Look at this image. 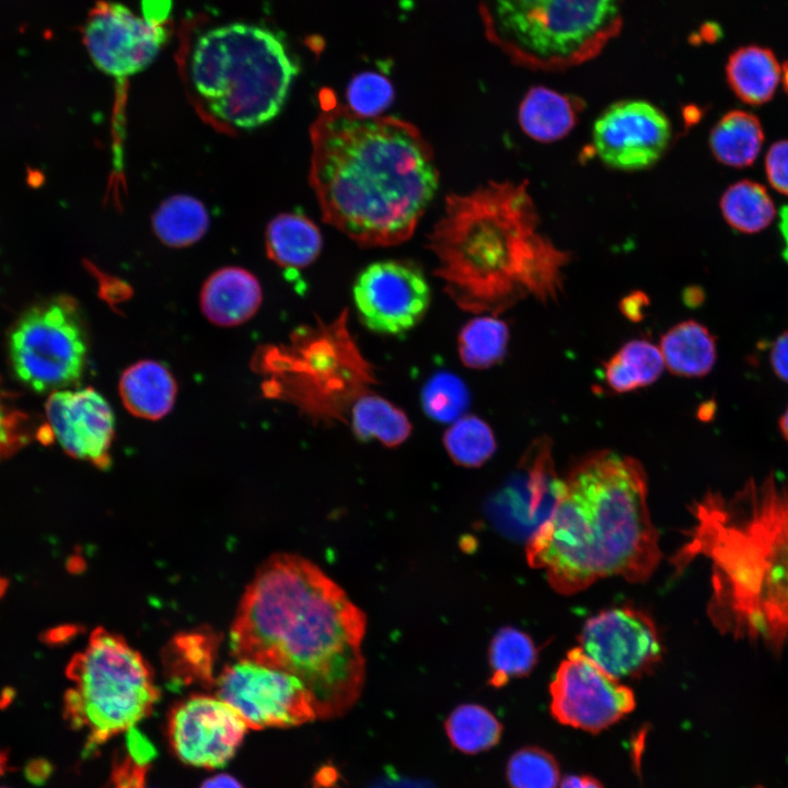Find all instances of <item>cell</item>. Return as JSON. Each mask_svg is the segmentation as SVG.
Wrapping results in <instances>:
<instances>
[{"label":"cell","mask_w":788,"mask_h":788,"mask_svg":"<svg viewBox=\"0 0 788 788\" xmlns=\"http://www.w3.org/2000/svg\"><path fill=\"white\" fill-rule=\"evenodd\" d=\"M83 43L94 65L126 78L146 69L167 40L166 24L135 15L117 2L97 1L83 26Z\"/></svg>","instance_id":"5bb4252c"},{"label":"cell","mask_w":788,"mask_h":788,"mask_svg":"<svg viewBox=\"0 0 788 788\" xmlns=\"http://www.w3.org/2000/svg\"><path fill=\"white\" fill-rule=\"evenodd\" d=\"M216 696L251 729L296 727L317 719L313 697L292 674L237 660L216 681Z\"/></svg>","instance_id":"30bf717a"},{"label":"cell","mask_w":788,"mask_h":788,"mask_svg":"<svg viewBox=\"0 0 788 788\" xmlns=\"http://www.w3.org/2000/svg\"><path fill=\"white\" fill-rule=\"evenodd\" d=\"M765 172L770 186L788 196V140L774 142L765 155Z\"/></svg>","instance_id":"74e56055"},{"label":"cell","mask_w":788,"mask_h":788,"mask_svg":"<svg viewBox=\"0 0 788 788\" xmlns=\"http://www.w3.org/2000/svg\"><path fill=\"white\" fill-rule=\"evenodd\" d=\"M760 119L752 113L733 109L720 117L709 134V148L715 159L727 166L753 164L764 142Z\"/></svg>","instance_id":"cb8c5ba5"},{"label":"cell","mask_w":788,"mask_h":788,"mask_svg":"<svg viewBox=\"0 0 788 788\" xmlns=\"http://www.w3.org/2000/svg\"><path fill=\"white\" fill-rule=\"evenodd\" d=\"M348 108L363 117H375L392 104L394 88L390 80L373 71L355 76L346 91Z\"/></svg>","instance_id":"d590c367"},{"label":"cell","mask_w":788,"mask_h":788,"mask_svg":"<svg viewBox=\"0 0 788 788\" xmlns=\"http://www.w3.org/2000/svg\"><path fill=\"white\" fill-rule=\"evenodd\" d=\"M248 727L218 696L193 695L171 710L167 738L173 753L185 764L219 768L241 745Z\"/></svg>","instance_id":"2e32d148"},{"label":"cell","mask_w":788,"mask_h":788,"mask_svg":"<svg viewBox=\"0 0 788 788\" xmlns=\"http://www.w3.org/2000/svg\"><path fill=\"white\" fill-rule=\"evenodd\" d=\"M443 443L453 462L465 467L483 465L496 450L491 428L472 415L455 420L445 431Z\"/></svg>","instance_id":"1f68e13d"},{"label":"cell","mask_w":788,"mask_h":788,"mask_svg":"<svg viewBox=\"0 0 788 788\" xmlns=\"http://www.w3.org/2000/svg\"><path fill=\"white\" fill-rule=\"evenodd\" d=\"M200 788H244L234 777L227 774H218L206 779Z\"/></svg>","instance_id":"b9f144b4"},{"label":"cell","mask_w":788,"mask_h":788,"mask_svg":"<svg viewBox=\"0 0 788 788\" xmlns=\"http://www.w3.org/2000/svg\"><path fill=\"white\" fill-rule=\"evenodd\" d=\"M5 586H7V584H5V581L0 578V595H1V594L3 593V591L5 590Z\"/></svg>","instance_id":"c3c4849f"},{"label":"cell","mask_w":788,"mask_h":788,"mask_svg":"<svg viewBox=\"0 0 788 788\" xmlns=\"http://www.w3.org/2000/svg\"><path fill=\"white\" fill-rule=\"evenodd\" d=\"M779 231L785 243L783 256L788 262V205L781 208L779 212Z\"/></svg>","instance_id":"7bdbcfd3"},{"label":"cell","mask_w":788,"mask_h":788,"mask_svg":"<svg viewBox=\"0 0 788 788\" xmlns=\"http://www.w3.org/2000/svg\"><path fill=\"white\" fill-rule=\"evenodd\" d=\"M152 227L164 244L185 247L205 235L209 228V215L197 198L173 195L162 201L153 213Z\"/></svg>","instance_id":"484cf974"},{"label":"cell","mask_w":788,"mask_h":788,"mask_svg":"<svg viewBox=\"0 0 788 788\" xmlns=\"http://www.w3.org/2000/svg\"><path fill=\"white\" fill-rule=\"evenodd\" d=\"M719 207L726 222L742 233L764 230L776 216L775 204L767 189L751 179L730 185L721 195Z\"/></svg>","instance_id":"83f0119b"},{"label":"cell","mask_w":788,"mask_h":788,"mask_svg":"<svg viewBox=\"0 0 788 788\" xmlns=\"http://www.w3.org/2000/svg\"><path fill=\"white\" fill-rule=\"evenodd\" d=\"M781 67L775 54L758 45L742 46L728 58L727 82L733 93L750 105L767 103L780 81Z\"/></svg>","instance_id":"44dd1931"},{"label":"cell","mask_w":788,"mask_h":788,"mask_svg":"<svg viewBox=\"0 0 788 788\" xmlns=\"http://www.w3.org/2000/svg\"><path fill=\"white\" fill-rule=\"evenodd\" d=\"M143 18L155 24H166L172 0H142Z\"/></svg>","instance_id":"ab89813d"},{"label":"cell","mask_w":788,"mask_h":788,"mask_svg":"<svg viewBox=\"0 0 788 788\" xmlns=\"http://www.w3.org/2000/svg\"><path fill=\"white\" fill-rule=\"evenodd\" d=\"M509 328L496 315L470 320L459 335V355L471 369H487L501 361L507 352Z\"/></svg>","instance_id":"f546056e"},{"label":"cell","mask_w":788,"mask_h":788,"mask_svg":"<svg viewBox=\"0 0 788 788\" xmlns=\"http://www.w3.org/2000/svg\"><path fill=\"white\" fill-rule=\"evenodd\" d=\"M67 676L72 685L63 696V717L86 735L85 757L114 735L135 728L159 699L142 656L104 628L94 629L86 647L71 658Z\"/></svg>","instance_id":"ba28073f"},{"label":"cell","mask_w":788,"mask_h":788,"mask_svg":"<svg viewBox=\"0 0 788 788\" xmlns=\"http://www.w3.org/2000/svg\"><path fill=\"white\" fill-rule=\"evenodd\" d=\"M118 391L125 408L134 416L158 420L173 408L177 385L171 371L161 362L139 360L120 375Z\"/></svg>","instance_id":"d6986e66"},{"label":"cell","mask_w":788,"mask_h":788,"mask_svg":"<svg viewBox=\"0 0 788 788\" xmlns=\"http://www.w3.org/2000/svg\"><path fill=\"white\" fill-rule=\"evenodd\" d=\"M425 413L440 422L455 421L470 404L464 382L449 372H439L428 380L421 392Z\"/></svg>","instance_id":"836d02e7"},{"label":"cell","mask_w":788,"mask_h":788,"mask_svg":"<svg viewBox=\"0 0 788 788\" xmlns=\"http://www.w3.org/2000/svg\"><path fill=\"white\" fill-rule=\"evenodd\" d=\"M502 725L484 706L463 704L454 708L444 722L451 745L464 754H477L500 741Z\"/></svg>","instance_id":"f1b7e54d"},{"label":"cell","mask_w":788,"mask_h":788,"mask_svg":"<svg viewBox=\"0 0 788 788\" xmlns=\"http://www.w3.org/2000/svg\"><path fill=\"white\" fill-rule=\"evenodd\" d=\"M269 258L281 267L304 268L320 255L323 240L317 225L309 218L286 212L275 217L265 233Z\"/></svg>","instance_id":"603a6c76"},{"label":"cell","mask_w":788,"mask_h":788,"mask_svg":"<svg viewBox=\"0 0 788 788\" xmlns=\"http://www.w3.org/2000/svg\"><path fill=\"white\" fill-rule=\"evenodd\" d=\"M624 0H485L495 40L534 71L559 72L602 53L623 26Z\"/></svg>","instance_id":"52a82bcc"},{"label":"cell","mask_w":788,"mask_h":788,"mask_svg":"<svg viewBox=\"0 0 788 788\" xmlns=\"http://www.w3.org/2000/svg\"><path fill=\"white\" fill-rule=\"evenodd\" d=\"M361 322L381 334H399L413 328L430 304V287L424 271L413 262L384 259L362 269L352 287Z\"/></svg>","instance_id":"4fadbf2b"},{"label":"cell","mask_w":788,"mask_h":788,"mask_svg":"<svg viewBox=\"0 0 788 788\" xmlns=\"http://www.w3.org/2000/svg\"><path fill=\"white\" fill-rule=\"evenodd\" d=\"M310 138V184L326 223L366 247L397 245L414 234L440 178L415 125L359 116L333 102Z\"/></svg>","instance_id":"7a4b0ae2"},{"label":"cell","mask_w":788,"mask_h":788,"mask_svg":"<svg viewBox=\"0 0 788 788\" xmlns=\"http://www.w3.org/2000/svg\"><path fill=\"white\" fill-rule=\"evenodd\" d=\"M0 788H5V787H0Z\"/></svg>","instance_id":"681fc988"},{"label":"cell","mask_w":788,"mask_h":788,"mask_svg":"<svg viewBox=\"0 0 788 788\" xmlns=\"http://www.w3.org/2000/svg\"><path fill=\"white\" fill-rule=\"evenodd\" d=\"M780 80L783 82L784 90L788 95V60L781 67Z\"/></svg>","instance_id":"bcb514c9"},{"label":"cell","mask_w":788,"mask_h":788,"mask_svg":"<svg viewBox=\"0 0 788 788\" xmlns=\"http://www.w3.org/2000/svg\"><path fill=\"white\" fill-rule=\"evenodd\" d=\"M126 753L113 764L112 788H146L149 764L155 750L136 728L127 731Z\"/></svg>","instance_id":"e575fe53"},{"label":"cell","mask_w":788,"mask_h":788,"mask_svg":"<svg viewBox=\"0 0 788 788\" xmlns=\"http://www.w3.org/2000/svg\"><path fill=\"white\" fill-rule=\"evenodd\" d=\"M560 788H604L595 778L589 775H570L564 778Z\"/></svg>","instance_id":"60d3db41"},{"label":"cell","mask_w":788,"mask_h":788,"mask_svg":"<svg viewBox=\"0 0 788 788\" xmlns=\"http://www.w3.org/2000/svg\"><path fill=\"white\" fill-rule=\"evenodd\" d=\"M551 712L564 726L599 733L636 706L628 686L593 662L580 647L571 649L549 685Z\"/></svg>","instance_id":"8fae6325"},{"label":"cell","mask_w":788,"mask_h":788,"mask_svg":"<svg viewBox=\"0 0 788 788\" xmlns=\"http://www.w3.org/2000/svg\"><path fill=\"white\" fill-rule=\"evenodd\" d=\"M525 551L529 565L542 569L564 595L612 576L646 581L661 551L642 465L612 451L582 460L563 482L552 513Z\"/></svg>","instance_id":"5b68a950"},{"label":"cell","mask_w":788,"mask_h":788,"mask_svg":"<svg viewBox=\"0 0 788 788\" xmlns=\"http://www.w3.org/2000/svg\"><path fill=\"white\" fill-rule=\"evenodd\" d=\"M722 35L720 27L715 23H707L702 27V36L709 43L717 42Z\"/></svg>","instance_id":"ee69618b"},{"label":"cell","mask_w":788,"mask_h":788,"mask_svg":"<svg viewBox=\"0 0 788 788\" xmlns=\"http://www.w3.org/2000/svg\"><path fill=\"white\" fill-rule=\"evenodd\" d=\"M8 768V757L4 751L0 749V776L4 774Z\"/></svg>","instance_id":"7dc6e473"},{"label":"cell","mask_w":788,"mask_h":788,"mask_svg":"<svg viewBox=\"0 0 788 788\" xmlns=\"http://www.w3.org/2000/svg\"><path fill=\"white\" fill-rule=\"evenodd\" d=\"M692 515L675 563H708L712 625L734 640L788 652V474L752 477L729 495L709 491Z\"/></svg>","instance_id":"3957f363"},{"label":"cell","mask_w":788,"mask_h":788,"mask_svg":"<svg viewBox=\"0 0 788 788\" xmlns=\"http://www.w3.org/2000/svg\"><path fill=\"white\" fill-rule=\"evenodd\" d=\"M537 657V648L526 633L510 626L500 628L488 650L489 684L501 687L511 679L529 674Z\"/></svg>","instance_id":"4dcf8cb0"},{"label":"cell","mask_w":788,"mask_h":788,"mask_svg":"<svg viewBox=\"0 0 788 788\" xmlns=\"http://www.w3.org/2000/svg\"><path fill=\"white\" fill-rule=\"evenodd\" d=\"M364 613L320 567L273 555L247 586L230 628L236 660L285 671L313 697L320 719L345 715L366 677Z\"/></svg>","instance_id":"6da1fadb"},{"label":"cell","mask_w":788,"mask_h":788,"mask_svg":"<svg viewBox=\"0 0 788 788\" xmlns=\"http://www.w3.org/2000/svg\"><path fill=\"white\" fill-rule=\"evenodd\" d=\"M659 348L665 368L680 376H704L717 359L715 337L706 326L693 320L671 327L661 337Z\"/></svg>","instance_id":"7402d4cb"},{"label":"cell","mask_w":788,"mask_h":788,"mask_svg":"<svg viewBox=\"0 0 788 788\" xmlns=\"http://www.w3.org/2000/svg\"><path fill=\"white\" fill-rule=\"evenodd\" d=\"M579 642L587 657L618 680L647 673L663 649L653 621L631 606L611 607L590 617Z\"/></svg>","instance_id":"9a60e30c"},{"label":"cell","mask_w":788,"mask_h":788,"mask_svg":"<svg viewBox=\"0 0 788 788\" xmlns=\"http://www.w3.org/2000/svg\"><path fill=\"white\" fill-rule=\"evenodd\" d=\"M48 425L63 449L97 467L109 465L115 418L107 401L94 389L59 390L45 404Z\"/></svg>","instance_id":"e0dca14e"},{"label":"cell","mask_w":788,"mask_h":788,"mask_svg":"<svg viewBox=\"0 0 788 788\" xmlns=\"http://www.w3.org/2000/svg\"><path fill=\"white\" fill-rule=\"evenodd\" d=\"M14 393L3 387L0 379V462L37 438L33 420L14 405Z\"/></svg>","instance_id":"8d00e7d4"},{"label":"cell","mask_w":788,"mask_h":788,"mask_svg":"<svg viewBox=\"0 0 788 788\" xmlns=\"http://www.w3.org/2000/svg\"><path fill=\"white\" fill-rule=\"evenodd\" d=\"M78 302L58 294L27 308L8 334L16 379L37 393L65 390L82 376L88 338Z\"/></svg>","instance_id":"9c48e42d"},{"label":"cell","mask_w":788,"mask_h":788,"mask_svg":"<svg viewBox=\"0 0 788 788\" xmlns=\"http://www.w3.org/2000/svg\"><path fill=\"white\" fill-rule=\"evenodd\" d=\"M769 359L774 373L781 381L788 383V329L774 341Z\"/></svg>","instance_id":"f35d334b"},{"label":"cell","mask_w":788,"mask_h":788,"mask_svg":"<svg viewBox=\"0 0 788 788\" xmlns=\"http://www.w3.org/2000/svg\"><path fill=\"white\" fill-rule=\"evenodd\" d=\"M351 428L361 441L379 440L386 447L402 444L412 432L406 414L374 394L361 395L351 408Z\"/></svg>","instance_id":"4316f807"},{"label":"cell","mask_w":788,"mask_h":788,"mask_svg":"<svg viewBox=\"0 0 788 788\" xmlns=\"http://www.w3.org/2000/svg\"><path fill=\"white\" fill-rule=\"evenodd\" d=\"M672 140L668 115L646 100H621L605 107L592 127V144L607 167L638 172L654 166Z\"/></svg>","instance_id":"7c38bea8"},{"label":"cell","mask_w":788,"mask_h":788,"mask_svg":"<svg viewBox=\"0 0 788 788\" xmlns=\"http://www.w3.org/2000/svg\"><path fill=\"white\" fill-rule=\"evenodd\" d=\"M583 102L546 86L531 88L518 109L522 131L532 140L551 143L567 137L578 124Z\"/></svg>","instance_id":"ffe728a7"},{"label":"cell","mask_w":788,"mask_h":788,"mask_svg":"<svg viewBox=\"0 0 788 788\" xmlns=\"http://www.w3.org/2000/svg\"><path fill=\"white\" fill-rule=\"evenodd\" d=\"M189 72L196 93L212 116L253 129L280 113L299 66L279 33L256 24L231 23L197 38Z\"/></svg>","instance_id":"8992f818"},{"label":"cell","mask_w":788,"mask_h":788,"mask_svg":"<svg viewBox=\"0 0 788 788\" xmlns=\"http://www.w3.org/2000/svg\"><path fill=\"white\" fill-rule=\"evenodd\" d=\"M427 240L444 291L474 314L497 316L528 297L555 300L571 258L543 233L526 179L449 194Z\"/></svg>","instance_id":"277c9868"},{"label":"cell","mask_w":788,"mask_h":788,"mask_svg":"<svg viewBox=\"0 0 788 788\" xmlns=\"http://www.w3.org/2000/svg\"><path fill=\"white\" fill-rule=\"evenodd\" d=\"M665 368L659 346L642 339L626 343L604 364L606 384L627 393L652 384Z\"/></svg>","instance_id":"d4e9b609"},{"label":"cell","mask_w":788,"mask_h":788,"mask_svg":"<svg viewBox=\"0 0 788 788\" xmlns=\"http://www.w3.org/2000/svg\"><path fill=\"white\" fill-rule=\"evenodd\" d=\"M506 774L510 788H557L560 781L555 757L536 746L514 752L508 761Z\"/></svg>","instance_id":"d6a6232c"},{"label":"cell","mask_w":788,"mask_h":788,"mask_svg":"<svg viewBox=\"0 0 788 788\" xmlns=\"http://www.w3.org/2000/svg\"><path fill=\"white\" fill-rule=\"evenodd\" d=\"M263 300L258 279L248 270L229 266L212 273L200 291V309L212 324L223 327L247 322Z\"/></svg>","instance_id":"ac0fdd59"},{"label":"cell","mask_w":788,"mask_h":788,"mask_svg":"<svg viewBox=\"0 0 788 788\" xmlns=\"http://www.w3.org/2000/svg\"><path fill=\"white\" fill-rule=\"evenodd\" d=\"M779 429L783 437L788 442V406L779 419Z\"/></svg>","instance_id":"f6af8a7d"}]
</instances>
